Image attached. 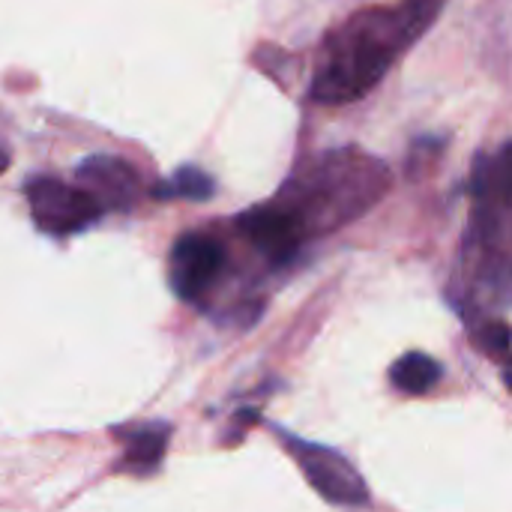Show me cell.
Segmentation results:
<instances>
[{
  "instance_id": "cell-3",
  "label": "cell",
  "mask_w": 512,
  "mask_h": 512,
  "mask_svg": "<svg viewBox=\"0 0 512 512\" xmlns=\"http://www.w3.org/2000/svg\"><path fill=\"white\" fill-rule=\"evenodd\" d=\"M24 195H27L33 222L45 234H57V237L78 234L102 216L99 204L84 189L69 186L48 174L30 177L24 186Z\"/></svg>"
},
{
  "instance_id": "cell-1",
  "label": "cell",
  "mask_w": 512,
  "mask_h": 512,
  "mask_svg": "<svg viewBox=\"0 0 512 512\" xmlns=\"http://www.w3.org/2000/svg\"><path fill=\"white\" fill-rule=\"evenodd\" d=\"M444 0H405L351 15L327 33L312 75V99L348 105L381 84L393 63L432 27Z\"/></svg>"
},
{
  "instance_id": "cell-9",
  "label": "cell",
  "mask_w": 512,
  "mask_h": 512,
  "mask_svg": "<svg viewBox=\"0 0 512 512\" xmlns=\"http://www.w3.org/2000/svg\"><path fill=\"white\" fill-rule=\"evenodd\" d=\"M216 192V180L195 168V165H186V168H177L168 180L156 183L153 186V195L162 198V201H171V198H186V201H207L210 195Z\"/></svg>"
},
{
  "instance_id": "cell-4",
  "label": "cell",
  "mask_w": 512,
  "mask_h": 512,
  "mask_svg": "<svg viewBox=\"0 0 512 512\" xmlns=\"http://www.w3.org/2000/svg\"><path fill=\"white\" fill-rule=\"evenodd\" d=\"M285 447L291 450V456L303 468L306 480L324 501L342 504V507H366L369 504V489H366L363 477L357 474V468L345 456H339L330 447H318V444H309L300 438H285Z\"/></svg>"
},
{
  "instance_id": "cell-8",
  "label": "cell",
  "mask_w": 512,
  "mask_h": 512,
  "mask_svg": "<svg viewBox=\"0 0 512 512\" xmlns=\"http://www.w3.org/2000/svg\"><path fill=\"white\" fill-rule=\"evenodd\" d=\"M390 381L408 393V396H423L429 393L438 381H441V366L438 360H432L423 351H411L405 357H399L390 369Z\"/></svg>"
},
{
  "instance_id": "cell-5",
  "label": "cell",
  "mask_w": 512,
  "mask_h": 512,
  "mask_svg": "<svg viewBox=\"0 0 512 512\" xmlns=\"http://www.w3.org/2000/svg\"><path fill=\"white\" fill-rule=\"evenodd\" d=\"M225 246L210 237V234H183L174 249H171V261H168V273H171V288L180 300L186 303H198L222 276L225 270Z\"/></svg>"
},
{
  "instance_id": "cell-2",
  "label": "cell",
  "mask_w": 512,
  "mask_h": 512,
  "mask_svg": "<svg viewBox=\"0 0 512 512\" xmlns=\"http://www.w3.org/2000/svg\"><path fill=\"white\" fill-rule=\"evenodd\" d=\"M390 183L393 174L381 159L357 147H342L294 171L273 204L294 219L303 240H312L369 213L390 192Z\"/></svg>"
},
{
  "instance_id": "cell-11",
  "label": "cell",
  "mask_w": 512,
  "mask_h": 512,
  "mask_svg": "<svg viewBox=\"0 0 512 512\" xmlns=\"http://www.w3.org/2000/svg\"><path fill=\"white\" fill-rule=\"evenodd\" d=\"M6 165H9V156H6V150H0V174L6 171Z\"/></svg>"
},
{
  "instance_id": "cell-6",
  "label": "cell",
  "mask_w": 512,
  "mask_h": 512,
  "mask_svg": "<svg viewBox=\"0 0 512 512\" xmlns=\"http://www.w3.org/2000/svg\"><path fill=\"white\" fill-rule=\"evenodd\" d=\"M75 177H78V189H84L99 204L102 213H108V210L126 213L138 204L141 177L120 156H105V153L87 156L75 168Z\"/></svg>"
},
{
  "instance_id": "cell-7",
  "label": "cell",
  "mask_w": 512,
  "mask_h": 512,
  "mask_svg": "<svg viewBox=\"0 0 512 512\" xmlns=\"http://www.w3.org/2000/svg\"><path fill=\"white\" fill-rule=\"evenodd\" d=\"M237 225H240L243 237L276 264L291 261L300 252V246L306 243L300 228L294 225V219L273 201L240 213Z\"/></svg>"
},
{
  "instance_id": "cell-10",
  "label": "cell",
  "mask_w": 512,
  "mask_h": 512,
  "mask_svg": "<svg viewBox=\"0 0 512 512\" xmlns=\"http://www.w3.org/2000/svg\"><path fill=\"white\" fill-rule=\"evenodd\" d=\"M168 444V429L165 426H147L135 435L126 438V465L132 471H150L159 465L162 453Z\"/></svg>"
}]
</instances>
